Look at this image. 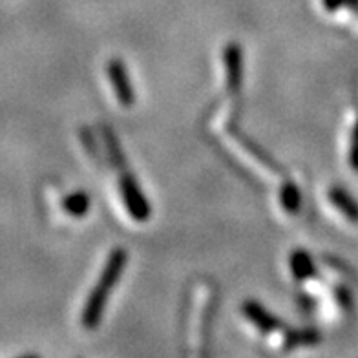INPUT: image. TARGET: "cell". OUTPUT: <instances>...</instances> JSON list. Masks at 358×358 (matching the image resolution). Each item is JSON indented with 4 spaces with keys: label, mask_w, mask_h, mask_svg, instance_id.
<instances>
[{
    "label": "cell",
    "mask_w": 358,
    "mask_h": 358,
    "mask_svg": "<svg viewBox=\"0 0 358 358\" xmlns=\"http://www.w3.org/2000/svg\"><path fill=\"white\" fill-rule=\"evenodd\" d=\"M225 73L227 88H240L241 77H243V68H241V48L238 44H229L225 48Z\"/></svg>",
    "instance_id": "277c9868"
},
{
    "label": "cell",
    "mask_w": 358,
    "mask_h": 358,
    "mask_svg": "<svg viewBox=\"0 0 358 358\" xmlns=\"http://www.w3.org/2000/svg\"><path fill=\"white\" fill-rule=\"evenodd\" d=\"M349 161H351V166L358 172V121L353 128V136H351V152H349Z\"/></svg>",
    "instance_id": "30bf717a"
},
{
    "label": "cell",
    "mask_w": 358,
    "mask_h": 358,
    "mask_svg": "<svg viewBox=\"0 0 358 358\" xmlns=\"http://www.w3.org/2000/svg\"><path fill=\"white\" fill-rule=\"evenodd\" d=\"M121 194H123V201L127 205L128 214L136 220V222H146L150 217V205L143 196L139 185L136 183L134 176L127 174L121 178Z\"/></svg>",
    "instance_id": "7a4b0ae2"
},
{
    "label": "cell",
    "mask_w": 358,
    "mask_h": 358,
    "mask_svg": "<svg viewBox=\"0 0 358 358\" xmlns=\"http://www.w3.org/2000/svg\"><path fill=\"white\" fill-rule=\"evenodd\" d=\"M108 77L119 103L123 106H132L136 103V92H134L132 83L128 79L127 68L119 59H112L108 62Z\"/></svg>",
    "instance_id": "3957f363"
},
{
    "label": "cell",
    "mask_w": 358,
    "mask_h": 358,
    "mask_svg": "<svg viewBox=\"0 0 358 358\" xmlns=\"http://www.w3.org/2000/svg\"><path fill=\"white\" fill-rule=\"evenodd\" d=\"M324 4L327 10L333 11V10H338L340 6L344 4V0H324Z\"/></svg>",
    "instance_id": "8fae6325"
},
{
    "label": "cell",
    "mask_w": 358,
    "mask_h": 358,
    "mask_svg": "<svg viewBox=\"0 0 358 358\" xmlns=\"http://www.w3.org/2000/svg\"><path fill=\"white\" fill-rule=\"evenodd\" d=\"M289 265H291V271L296 280H307L315 276V262L307 250H294L289 259Z\"/></svg>",
    "instance_id": "8992f818"
},
{
    "label": "cell",
    "mask_w": 358,
    "mask_h": 358,
    "mask_svg": "<svg viewBox=\"0 0 358 358\" xmlns=\"http://www.w3.org/2000/svg\"><path fill=\"white\" fill-rule=\"evenodd\" d=\"M282 205L289 213H296L300 207V192L292 183H287L282 190Z\"/></svg>",
    "instance_id": "9c48e42d"
},
{
    "label": "cell",
    "mask_w": 358,
    "mask_h": 358,
    "mask_svg": "<svg viewBox=\"0 0 358 358\" xmlns=\"http://www.w3.org/2000/svg\"><path fill=\"white\" fill-rule=\"evenodd\" d=\"M127 265V252L123 249H115L110 252L108 262L104 265L103 274H101L99 282L95 283L94 291L90 292L88 302L83 309V325L86 329H94L103 318L104 307L108 303V296L112 289L117 285L121 280V274Z\"/></svg>",
    "instance_id": "6da1fadb"
},
{
    "label": "cell",
    "mask_w": 358,
    "mask_h": 358,
    "mask_svg": "<svg viewBox=\"0 0 358 358\" xmlns=\"http://www.w3.org/2000/svg\"><path fill=\"white\" fill-rule=\"evenodd\" d=\"M329 201L338 208L340 213L348 217L349 222L358 223V203L342 189H331L329 190Z\"/></svg>",
    "instance_id": "52a82bcc"
},
{
    "label": "cell",
    "mask_w": 358,
    "mask_h": 358,
    "mask_svg": "<svg viewBox=\"0 0 358 358\" xmlns=\"http://www.w3.org/2000/svg\"><path fill=\"white\" fill-rule=\"evenodd\" d=\"M243 313H245L247 318H249L259 331H264V333H271V331H274L280 325L278 318H274L265 307H262L258 302H255V300H249V302L243 303Z\"/></svg>",
    "instance_id": "5b68a950"
},
{
    "label": "cell",
    "mask_w": 358,
    "mask_h": 358,
    "mask_svg": "<svg viewBox=\"0 0 358 358\" xmlns=\"http://www.w3.org/2000/svg\"><path fill=\"white\" fill-rule=\"evenodd\" d=\"M62 207L70 216L83 217L90 208V196L86 192H73L64 198Z\"/></svg>",
    "instance_id": "ba28073f"
}]
</instances>
